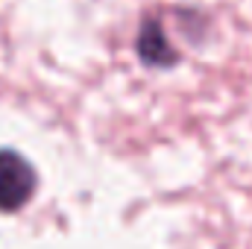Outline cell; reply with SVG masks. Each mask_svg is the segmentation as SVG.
Here are the masks:
<instances>
[{"label": "cell", "mask_w": 252, "mask_h": 249, "mask_svg": "<svg viewBox=\"0 0 252 249\" xmlns=\"http://www.w3.org/2000/svg\"><path fill=\"white\" fill-rule=\"evenodd\" d=\"M35 193V170L32 164L15 153L0 150V211L24 208Z\"/></svg>", "instance_id": "obj_1"}, {"label": "cell", "mask_w": 252, "mask_h": 249, "mask_svg": "<svg viewBox=\"0 0 252 249\" xmlns=\"http://www.w3.org/2000/svg\"><path fill=\"white\" fill-rule=\"evenodd\" d=\"M138 53L147 64H173L176 62V50L167 44L164 30L156 18H147L138 35Z\"/></svg>", "instance_id": "obj_2"}]
</instances>
